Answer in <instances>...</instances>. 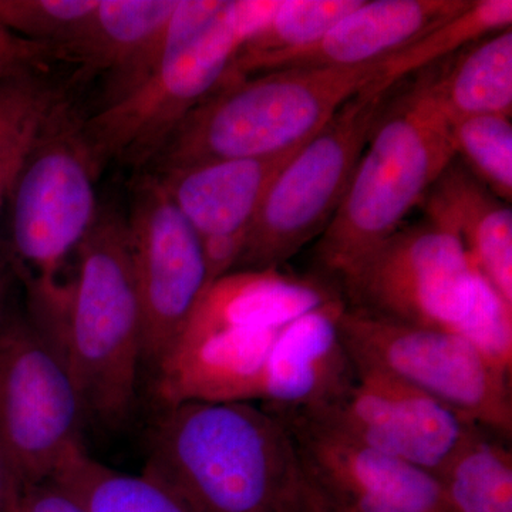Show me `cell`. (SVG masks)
Returning <instances> with one entry per match:
<instances>
[{
	"instance_id": "6da1fadb",
	"label": "cell",
	"mask_w": 512,
	"mask_h": 512,
	"mask_svg": "<svg viewBox=\"0 0 512 512\" xmlns=\"http://www.w3.org/2000/svg\"><path fill=\"white\" fill-rule=\"evenodd\" d=\"M143 471L198 512H296L306 481L285 421L255 403L167 404Z\"/></svg>"
},
{
	"instance_id": "7a4b0ae2",
	"label": "cell",
	"mask_w": 512,
	"mask_h": 512,
	"mask_svg": "<svg viewBox=\"0 0 512 512\" xmlns=\"http://www.w3.org/2000/svg\"><path fill=\"white\" fill-rule=\"evenodd\" d=\"M279 0H178L170 49L150 76L80 120L96 167L153 164L181 121L218 89L241 47L272 18Z\"/></svg>"
},
{
	"instance_id": "3957f363",
	"label": "cell",
	"mask_w": 512,
	"mask_h": 512,
	"mask_svg": "<svg viewBox=\"0 0 512 512\" xmlns=\"http://www.w3.org/2000/svg\"><path fill=\"white\" fill-rule=\"evenodd\" d=\"M33 319L59 346L87 420L111 429L126 423L143 365V313L127 220L114 212L97 215L77 249L73 282Z\"/></svg>"
},
{
	"instance_id": "277c9868",
	"label": "cell",
	"mask_w": 512,
	"mask_h": 512,
	"mask_svg": "<svg viewBox=\"0 0 512 512\" xmlns=\"http://www.w3.org/2000/svg\"><path fill=\"white\" fill-rule=\"evenodd\" d=\"M454 160L451 121L429 72L384 104L348 191L320 235V264L346 278L402 228Z\"/></svg>"
},
{
	"instance_id": "5b68a950",
	"label": "cell",
	"mask_w": 512,
	"mask_h": 512,
	"mask_svg": "<svg viewBox=\"0 0 512 512\" xmlns=\"http://www.w3.org/2000/svg\"><path fill=\"white\" fill-rule=\"evenodd\" d=\"M380 62L274 70L222 84L181 121L151 164L153 173L303 146L375 82Z\"/></svg>"
},
{
	"instance_id": "8992f818",
	"label": "cell",
	"mask_w": 512,
	"mask_h": 512,
	"mask_svg": "<svg viewBox=\"0 0 512 512\" xmlns=\"http://www.w3.org/2000/svg\"><path fill=\"white\" fill-rule=\"evenodd\" d=\"M343 282L350 306L466 340L497 295L460 239L430 221L394 232Z\"/></svg>"
},
{
	"instance_id": "52a82bcc",
	"label": "cell",
	"mask_w": 512,
	"mask_h": 512,
	"mask_svg": "<svg viewBox=\"0 0 512 512\" xmlns=\"http://www.w3.org/2000/svg\"><path fill=\"white\" fill-rule=\"evenodd\" d=\"M390 93L365 87L286 164L256 212L237 268L279 269L325 231Z\"/></svg>"
},
{
	"instance_id": "ba28073f",
	"label": "cell",
	"mask_w": 512,
	"mask_h": 512,
	"mask_svg": "<svg viewBox=\"0 0 512 512\" xmlns=\"http://www.w3.org/2000/svg\"><path fill=\"white\" fill-rule=\"evenodd\" d=\"M97 174L80 120L64 101L37 137L9 200L12 248L28 271L33 303L63 289L57 276L99 215Z\"/></svg>"
},
{
	"instance_id": "9c48e42d",
	"label": "cell",
	"mask_w": 512,
	"mask_h": 512,
	"mask_svg": "<svg viewBox=\"0 0 512 512\" xmlns=\"http://www.w3.org/2000/svg\"><path fill=\"white\" fill-rule=\"evenodd\" d=\"M340 332L353 362L384 370L477 426L511 436V373L473 343L350 305L340 316Z\"/></svg>"
},
{
	"instance_id": "30bf717a",
	"label": "cell",
	"mask_w": 512,
	"mask_h": 512,
	"mask_svg": "<svg viewBox=\"0 0 512 512\" xmlns=\"http://www.w3.org/2000/svg\"><path fill=\"white\" fill-rule=\"evenodd\" d=\"M87 420L79 386L33 318L0 320V444L25 485L50 480Z\"/></svg>"
},
{
	"instance_id": "8fae6325",
	"label": "cell",
	"mask_w": 512,
	"mask_h": 512,
	"mask_svg": "<svg viewBox=\"0 0 512 512\" xmlns=\"http://www.w3.org/2000/svg\"><path fill=\"white\" fill-rule=\"evenodd\" d=\"M143 313V365L157 369L210 286L201 239L153 174L138 184L127 220Z\"/></svg>"
},
{
	"instance_id": "7c38bea8",
	"label": "cell",
	"mask_w": 512,
	"mask_h": 512,
	"mask_svg": "<svg viewBox=\"0 0 512 512\" xmlns=\"http://www.w3.org/2000/svg\"><path fill=\"white\" fill-rule=\"evenodd\" d=\"M353 363L352 382L332 403L315 412L292 414L318 421L436 477L480 427L396 376Z\"/></svg>"
},
{
	"instance_id": "4fadbf2b",
	"label": "cell",
	"mask_w": 512,
	"mask_h": 512,
	"mask_svg": "<svg viewBox=\"0 0 512 512\" xmlns=\"http://www.w3.org/2000/svg\"><path fill=\"white\" fill-rule=\"evenodd\" d=\"M275 413L288 426L306 480L340 512H448L429 471L308 417Z\"/></svg>"
},
{
	"instance_id": "5bb4252c",
	"label": "cell",
	"mask_w": 512,
	"mask_h": 512,
	"mask_svg": "<svg viewBox=\"0 0 512 512\" xmlns=\"http://www.w3.org/2000/svg\"><path fill=\"white\" fill-rule=\"evenodd\" d=\"M340 296L281 330L262 377L259 402L282 413H311L332 403L352 382L355 363L340 332Z\"/></svg>"
},
{
	"instance_id": "9a60e30c",
	"label": "cell",
	"mask_w": 512,
	"mask_h": 512,
	"mask_svg": "<svg viewBox=\"0 0 512 512\" xmlns=\"http://www.w3.org/2000/svg\"><path fill=\"white\" fill-rule=\"evenodd\" d=\"M177 6L178 0H99L57 49L56 59L107 74V106L143 82L167 55L168 25Z\"/></svg>"
},
{
	"instance_id": "2e32d148",
	"label": "cell",
	"mask_w": 512,
	"mask_h": 512,
	"mask_svg": "<svg viewBox=\"0 0 512 512\" xmlns=\"http://www.w3.org/2000/svg\"><path fill=\"white\" fill-rule=\"evenodd\" d=\"M303 146L272 157L208 161L151 174L201 242H245L269 187Z\"/></svg>"
},
{
	"instance_id": "e0dca14e",
	"label": "cell",
	"mask_w": 512,
	"mask_h": 512,
	"mask_svg": "<svg viewBox=\"0 0 512 512\" xmlns=\"http://www.w3.org/2000/svg\"><path fill=\"white\" fill-rule=\"evenodd\" d=\"M471 0H362L318 42L271 57L256 74L377 62L470 5Z\"/></svg>"
},
{
	"instance_id": "ac0fdd59",
	"label": "cell",
	"mask_w": 512,
	"mask_h": 512,
	"mask_svg": "<svg viewBox=\"0 0 512 512\" xmlns=\"http://www.w3.org/2000/svg\"><path fill=\"white\" fill-rule=\"evenodd\" d=\"M427 221L456 235L474 268L512 305V211L453 161L427 192Z\"/></svg>"
},
{
	"instance_id": "d6986e66",
	"label": "cell",
	"mask_w": 512,
	"mask_h": 512,
	"mask_svg": "<svg viewBox=\"0 0 512 512\" xmlns=\"http://www.w3.org/2000/svg\"><path fill=\"white\" fill-rule=\"evenodd\" d=\"M338 296L323 282L279 269H238L208 286L184 332L281 329Z\"/></svg>"
},
{
	"instance_id": "ffe728a7",
	"label": "cell",
	"mask_w": 512,
	"mask_h": 512,
	"mask_svg": "<svg viewBox=\"0 0 512 512\" xmlns=\"http://www.w3.org/2000/svg\"><path fill=\"white\" fill-rule=\"evenodd\" d=\"M431 72V87L450 121L512 113V30L471 43Z\"/></svg>"
},
{
	"instance_id": "44dd1931",
	"label": "cell",
	"mask_w": 512,
	"mask_h": 512,
	"mask_svg": "<svg viewBox=\"0 0 512 512\" xmlns=\"http://www.w3.org/2000/svg\"><path fill=\"white\" fill-rule=\"evenodd\" d=\"M50 481L73 494L90 512H198L170 485L143 471L114 470L77 447Z\"/></svg>"
},
{
	"instance_id": "7402d4cb",
	"label": "cell",
	"mask_w": 512,
	"mask_h": 512,
	"mask_svg": "<svg viewBox=\"0 0 512 512\" xmlns=\"http://www.w3.org/2000/svg\"><path fill=\"white\" fill-rule=\"evenodd\" d=\"M504 437L478 427L437 478L448 512H512V453Z\"/></svg>"
},
{
	"instance_id": "603a6c76",
	"label": "cell",
	"mask_w": 512,
	"mask_h": 512,
	"mask_svg": "<svg viewBox=\"0 0 512 512\" xmlns=\"http://www.w3.org/2000/svg\"><path fill=\"white\" fill-rule=\"evenodd\" d=\"M511 23V0H471L470 5L457 15L384 57L379 76L369 89L390 92L409 74L423 72L431 64L443 62L471 43L511 28Z\"/></svg>"
},
{
	"instance_id": "cb8c5ba5",
	"label": "cell",
	"mask_w": 512,
	"mask_h": 512,
	"mask_svg": "<svg viewBox=\"0 0 512 512\" xmlns=\"http://www.w3.org/2000/svg\"><path fill=\"white\" fill-rule=\"evenodd\" d=\"M362 0H279L272 18L239 50L224 83L245 79L271 57L312 45Z\"/></svg>"
},
{
	"instance_id": "d4e9b609",
	"label": "cell",
	"mask_w": 512,
	"mask_h": 512,
	"mask_svg": "<svg viewBox=\"0 0 512 512\" xmlns=\"http://www.w3.org/2000/svg\"><path fill=\"white\" fill-rule=\"evenodd\" d=\"M456 158L505 204L512 198L511 117L476 116L451 121Z\"/></svg>"
},
{
	"instance_id": "484cf974",
	"label": "cell",
	"mask_w": 512,
	"mask_h": 512,
	"mask_svg": "<svg viewBox=\"0 0 512 512\" xmlns=\"http://www.w3.org/2000/svg\"><path fill=\"white\" fill-rule=\"evenodd\" d=\"M99 0H0V23L55 53L96 9Z\"/></svg>"
},
{
	"instance_id": "4316f807",
	"label": "cell",
	"mask_w": 512,
	"mask_h": 512,
	"mask_svg": "<svg viewBox=\"0 0 512 512\" xmlns=\"http://www.w3.org/2000/svg\"><path fill=\"white\" fill-rule=\"evenodd\" d=\"M63 101L59 87L43 73L0 80V143L30 120L52 113Z\"/></svg>"
},
{
	"instance_id": "83f0119b",
	"label": "cell",
	"mask_w": 512,
	"mask_h": 512,
	"mask_svg": "<svg viewBox=\"0 0 512 512\" xmlns=\"http://www.w3.org/2000/svg\"><path fill=\"white\" fill-rule=\"evenodd\" d=\"M56 110L45 114V116L30 120L12 136L6 138L3 143H0V212L5 208L6 202L10 200V195H12L16 181H18L20 171L28 160L37 137L42 133L47 121L52 119Z\"/></svg>"
},
{
	"instance_id": "f1b7e54d",
	"label": "cell",
	"mask_w": 512,
	"mask_h": 512,
	"mask_svg": "<svg viewBox=\"0 0 512 512\" xmlns=\"http://www.w3.org/2000/svg\"><path fill=\"white\" fill-rule=\"evenodd\" d=\"M55 59L49 47L30 42L0 23V80L43 72Z\"/></svg>"
},
{
	"instance_id": "f546056e",
	"label": "cell",
	"mask_w": 512,
	"mask_h": 512,
	"mask_svg": "<svg viewBox=\"0 0 512 512\" xmlns=\"http://www.w3.org/2000/svg\"><path fill=\"white\" fill-rule=\"evenodd\" d=\"M18 512H90L73 494L47 480L25 485Z\"/></svg>"
},
{
	"instance_id": "4dcf8cb0",
	"label": "cell",
	"mask_w": 512,
	"mask_h": 512,
	"mask_svg": "<svg viewBox=\"0 0 512 512\" xmlns=\"http://www.w3.org/2000/svg\"><path fill=\"white\" fill-rule=\"evenodd\" d=\"M25 483L0 444V512H18Z\"/></svg>"
},
{
	"instance_id": "1f68e13d",
	"label": "cell",
	"mask_w": 512,
	"mask_h": 512,
	"mask_svg": "<svg viewBox=\"0 0 512 512\" xmlns=\"http://www.w3.org/2000/svg\"><path fill=\"white\" fill-rule=\"evenodd\" d=\"M306 478V477H305ZM296 512H340L328 498L319 493L308 480L303 485L301 500H299Z\"/></svg>"
},
{
	"instance_id": "d6a6232c",
	"label": "cell",
	"mask_w": 512,
	"mask_h": 512,
	"mask_svg": "<svg viewBox=\"0 0 512 512\" xmlns=\"http://www.w3.org/2000/svg\"><path fill=\"white\" fill-rule=\"evenodd\" d=\"M2 305H3V288H2V281H0V320H2V318H3Z\"/></svg>"
}]
</instances>
